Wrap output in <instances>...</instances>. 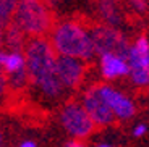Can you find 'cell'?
Listing matches in <instances>:
<instances>
[{
	"label": "cell",
	"mask_w": 149,
	"mask_h": 147,
	"mask_svg": "<svg viewBox=\"0 0 149 147\" xmlns=\"http://www.w3.org/2000/svg\"><path fill=\"white\" fill-rule=\"evenodd\" d=\"M29 81L44 99L58 100L65 94V86L57 74V50L42 36L33 37L24 49Z\"/></svg>",
	"instance_id": "1"
},
{
	"label": "cell",
	"mask_w": 149,
	"mask_h": 147,
	"mask_svg": "<svg viewBox=\"0 0 149 147\" xmlns=\"http://www.w3.org/2000/svg\"><path fill=\"white\" fill-rule=\"evenodd\" d=\"M50 42L58 55H70L88 62L93 60L96 53L91 31L74 21H65L57 24L52 29Z\"/></svg>",
	"instance_id": "2"
},
{
	"label": "cell",
	"mask_w": 149,
	"mask_h": 147,
	"mask_svg": "<svg viewBox=\"0 0 149 147\" xmlns=\"http://www.w3.org/2000/svg\"><path fill=\"white\" fill-rule=\"evenodd\" d=\"M13 23L24 34L39 37L52 28V16L42 0H19Z\"/></svg>",
	"instance_id": "3"
},
{
	"label": "cell",
	"mask_w": 149,
	"mask_h": 147,
	"mask_svg": "<svg viewBox=\"0 0 149 147\" xmlns=\"http://www.w3.org/2000/svg\"><path fill=\"white\" fill-rule=\"evenodd\" d=\"M60 123L65 131L74 139H84L91 136L96 128V123L89 116L84 105L79 102H68L60 112Z\"/></svg>",
	"instance_id": "4"
},
{
	"label": "cell",
	"mask_w": 149,
	"mask_h": 147,
	"mask_svg": "<svg viewBox=\"0 0 149 147\" xmlns=\"http://www.w3.org/2000/svg\"><path fill=\"white\" fill-rule=\"evenodd\" d=\"M94 39V47H96V53L102 55V53H118V55L125 57L128 60V52H130L131 45L128 44L127 37L123 36L115 26H109V24H102V26H94L91 29Z\"/></svg>",
	"instance_id": "5"
},
{
	"label": "cell",
	"mask_w": 149,
	"mask_h": 147,
	"mask_svg": "<svg viewBox=\"0 0 149 147\" xmlns=\"http://www.w3.org/2000/svg\"><path fill=\"white\" fill-rule=\"evenodd\" d=\"M130 78L134 86L144 87L149 84V39L139 36L128 52Z\"/></svg>",
	"instance_id": "6"
},
{
	"label": "cell",
	"mask_w": 149,
	"mask_h": 147,
	"mask_svg": "<svg viewBox=\"0 0 149 147\" xmlns=\"http://www.w3.org/2000/svg\"><path fill=\"white\" fill-rule=\"evenodd\" d=\"M81 103L84 105L86 110H88V113L93 118V121L96 123V126H109L117 120L115 113L107 105V102L101 97L97 87L88 89L83 94Z\"/></svg>",
	"instance_id": "7"
},
{
	"label": "cell",
	"mask_w": 149,
	"mask_h": 147,
	"mask_svg": "<svg viewBox=\"0 0 149 147\" xmlns=\"http://www.w3.org/2000/svg\"><path fill=\"white\" fill-rule=\"evenodd\" d=\"M97 91L101 94V97L107 102V105L112 108V112L115 113L117 120H130L136 113V107L134 102L128 96H125L123 92L117 91L115 87H112L109 84H101L97 86Z\"/></svg>",
	"instance_id": "8"
},
{
	"label": "cell",
	"mask_w": 149,
	"mask_h": 147,
	"mask_svg": "<svg viewBox=\"0 0 149 147\" xmlns=\"http://www.w3.org/2000/svg\"><path fill=\"white\" fill-rule=\"evenodd\" d=\"M86 60L76 58L70 55H58L57 57V74H58L62 84L67 89H73L79 86L83 81L86 71Z\"/></svg>",
	"instance_id": "9"
},
{
	"label": "cell",
	"mask_w": 149,
	"mask_h": 147,
	"mask_svg": "<svg viewBox=\"0 0 149 147\" xmlns=\"http://www.w3.org/2000/svg\"><path fill=\"white\" fill-rule=\"evenodd\" d=\"M3 71L8 76V83L13 89H23L29 81V73H28L26 55L19 50L8 52V57L5 60Z\"/></svg>",
	"instance_id": "10"
},
{
	"label": "cell",
	"mask_w": 149,
	"mask_h": 147,
	"mask_svg": "<svg viewBox=\"0 0 149 147\" xmlns=\"http://www.w3.org/2000/svg\"><path fill=\"white\" fill-rule=\"evenodd\" d=\"M101 73L104 79H115L120 76H127L130 74V63L125 57L109 52L101 55Z\"/></svg>",
	"instance_id": "11"
},
{
	"label": "cell",
	"mask_w": 149,
	"mask_h": 147,
	"mask_svg": "<svg viewBox=\"0 0 149 147\" xmlns=\"http://www.w3.org/2000/svg\"><path fill=\"white\" fill-rule=\"evenodd\" d=\"M97 13L109 26L122 24V11H120L117 0H97Z\"/></svg>",
	"instance_id": "12"
},
{
	"label": "cell",
	"mask_w": 149,
	"mask_h": 147,
	"mask_svg": "<svg viewBox=\"0 0 149 147\" xmlns=\"http://www.w3.org/2000/svg\"><path fill=\"white\" fill-rule=\"evenodd\" d=\"M5 41L11 47V50H19V47L23 45V41H24V33L19 29L15 23H10L7 34H5Z\"/></svg>",
	"instance_id": "13"
},
{
	"label": "cell",
	"mask_w": 149,
	"mask_h": 147,
	"mask_svg": "<svg viewBox=\"0 0 149 147\" xmlns=\"http://www.w3.org/2000/svg\"><path fill=\"white\" fill-rule=\"evenodd\" d=\"M19 0H0V23L2 24H10L13 16H15L16 7Z\"/></svg>",
	"instance_id": "14"
},
{
	"label": "cell",
	"mask_w": 149,
	"mask_h": 147,
	"mask_svg": "<svg viewBox=\"0 0 149 147\" xmlns=\"http://www.w3.org/2000/svg\"><path fill=\"white\" fill-rule=\"evenodd\" d=\"M131 7H133L134 11H138V13H143V11H146V8H148V3H146V0H130Z\"/></svg>",
	"instance_id": "15"
},
{
	"label": "cell",
	"mask_w": 149,
	"mask_h": 147,
	"mask_svg": "<svg viewBox=\"0 0 149 147\" xmlns=\"http://www.w3.org/2000/svg\"><path fill=\"white\" fill-rule=\"evenodd\" d=\"M146 132H148V126H146L144 123H139V125H136L133 128V136L134 137H141V136H144Z\"/></svg>",
	"instance_id": "16"
},
{
	"label": "cell",
	"mask_w": 149,
	"mask_h": 147,
	"mask_svg": "<svg viewBox=\"0 0 149 147\" xmlns=\"http://www.w3.org/2000/svg\"><path fill=\"white\" fill-rule=\"evenodd\" d=\"M5 91H7V79H5V71H3V68L0 66V99L5 96Z\"/></svg>",
	"instance_id": "17"
},
{
	"label": "cell",
	"mask_w": 149,
	"mask_h": 147,
	"mask_svg": "<svg viewBox=\"0 0 149 147\" xmlns=\"http://www.w3.org/2000/svg\"><path fill=\"white\" fill-rule=\"evenodd\" d=\"M67 147H88V146H84V144L81 142V139H74V141H70V142L67 144Z\"/></svg>",
	"instance_id": "18"
},
{
	"label": "cell",
	"mask_w": 149,
	"mask_h": 147,
	"mask_svg": "<svg viewBox=\"0 0 149 147\" xmlns=\"http://www.w3.org/2000/svg\"><path fill=\"white\" fill-rule=\"evenodd\" d=\"M7 57H8V52L0 50V66H2V68H3V65H5V60H7Z\"/></svg>",
	"instance_id": "19"
},
{
	"label": "cell",
	"mask_w": 149,
	"mask_h": 147,
	"mask_svg": "<svg viewBox=\"0 0 149 147\" xmlns=\"http://www.w3.org/2000/svg\"><path fill=\"white\" fill-rule=\"evenodd\" d=\"M18 147H37V146H36V142H34V141H23Z\"/></svg>",
	"instance_id": "20"
},
{
	"label": "cell",
	"mask_w": 149,
	"mask_h": 147,
	"mask_svg": "<svg viewBox=\"0 0 149 147\" xmlns=\"http://www.w3.org/2000/svg\"><path fill=\"white\" fill-rule=\"evenodd\" d=\"M96 147H113V146H110V144H99V146H96Z\"/></svg>",
	"instance_id": "21"
},
{
	"label": "cell",
	"mask_w": 149,
	"mask_h": 147,
	"mask_svg": "<svg viewBox=\"0 0 149 147\" xmlns=\"http://www.w3.org/2000/svg\"><path fill=\"white\" fill-rule=\"evenodd\" d=\"M0 28H2V23H0ZM0 44H2V29H0Z\"/></svg>",
	"instance_id": "22"
},
{
	"label": "cell",
	"mask_w": 149,
	"mask_h": 147,
	"mask_svg": "<svg viewBox=\"0 0 149 147\" xmlns=\"http://www.w3.org/2000/svg\"><path fill=\"white\" fill-rule=\"evenodd\" d=\"M0 142H2V134H0Z\"/></svg>",
	"instance_id": "23"
}]
</instances>
